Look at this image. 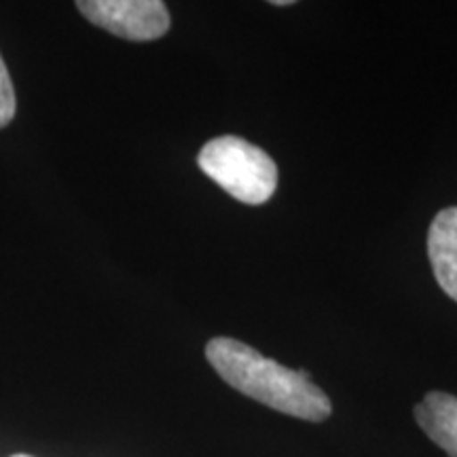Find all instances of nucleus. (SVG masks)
I'll return each mask as SVG.
<instances>
[{
  "instance_id": "8",
  "label": "nucleus",
  "mask_w": 457,
  "mask_h": 457,
  "mask_svg": "<svg viewBox=\"0 0 457 457\" xmlns=\"http://www.w3.org/2000/svg\"><path fill=\"white\" fill-rule=\"evenodd\" d=\"M11 457H32V455H26V453H17V455H11Z\"/></svg>"
},
{
  "instance_id": "4",
  "label": "nucleus",
  "mask_w": 457,
  "mask_h": 457,
  "mask_svg": "<svg viewBox=\"0 0 457 457\" xmlns=\"http://www.w3.org/2000/svg\"><path fill=\"white\" fill-rule=\"evenodd\" d=\"M428 256L438 286L457 303V205L434 216L428 231Z\"/></svg>"
},
{
  "instance_id": "1",
  "label": "nucleus",
  "mask_w": 457,
  "mask_h": 457,
  "mask_svg": "<svg viewBox=\"0 0 457 457\" xmlns=\"http://www.w3.org/2000/svg\"><path fill=\"white\" fill-rule=\"evenodd\" d=\"M205 358L233 390L279 413L305 421H324L333 413L330 398L305 370L286 369L242 341L214 337L205 345Z\"/></svg>"
},
{
  "instance_id": "5",
  "label": "nucleus",
  "mask_w": 457,
  "mask_h": 457,
  "mask_svg": "<svg viewBox=\"0 0 457 457\" xmlns=\"http://www.w3.org/2000/svg\"><path fill=\"white\" fill-rule=\"evenodd\" d=\"M415 420L432 443L449 457H457V396L430 392L415 407Z\"/></svg>"
},
{
  "instance_id": "2",
  "label": "nucleus",
  "mask_w": 457,
  "mask_h": 457,
  "mask_svg": "<svg viewBox=\"0 0 457 457\" xmlns=\"http://www.w3.org/2000/svg\"><path fill=\"white\" fill-rule=\"evenodd\" d=\"M197 165L210 180L242 204H265L278 188L276 162L261 146L237 136H220L205 142Z\"/></svg>"
},
{
  "instance_id": "6",
  "label": "nucleus",
  "mask_w": 457,
  "mask_h": 457,
  "mask_svg": "<svg viewBox=\"0 0 457 457\" xmlns=\"http://www.w3.org/2000/svg\"><path fill=\"white\" fill-rule=\"evenodd\" d=\"M15 117V89L11 83V74L0 57V128L11 123Z\"/></svg>"
},
{
  "instance_id": "7",
  "label": "nucleus",
  "mask_w": 457,
  "mask_h": 457,
  "mask_svg": "<svg viewBox=\"0 0 457 457\" xmlns=\"http://www.w3.org/2000/svg\"><path fill=\"white\" fill-rule=\"evenodd\" d=\"M271 4H276V7H288V4H293V0H271Z\"/></svg>"
},
{
  "instance_id": "3",
  "label": "nucleus",
  "mask_w": 457,
  "mask_h": 457,
  "mask_svg": "<svg viewBox=\"0 0 457 457\" xmlns=\"http://www.w3.org/2000/svg\"><path fill=\"white\" fill-rule=\"evenodd\" d=\"M91 24L128 41H155L170 30V11L162 0H81Z\"/></svg>"
}]
</instances>
